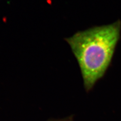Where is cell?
<instances>
[{
	"instance_id": "cell-2",
	"label": "cell",
	"mask_w": 121,
	"mask_h": 121,
	"mask_svg": "<svg viewBox=\"0 0 121 121\" xmlns=\"http://www.w3.org/2000/svg\"><path fill=\"white\" fill-rule=\"evenodd\" d=\"M72 121L70 120L69 119H68V120H65V121Z\"/></svg>"
},
{
	"instance_id": "cell-1",
	"label": "cell",
	"mask_w": 121,
	"mask_h": 121,
	"mask_svg": "<svg viewBox=\"0 0 121 121\" xmlns=\"http://www.w3.org/2000/svg\"><path fill=\"white\" fill-rule=\"evenodd\" d=\"M121 22L78 31L65 40L78 62L87 91L104 77L120 39Z\"/></svg>"
}]
</instances>
